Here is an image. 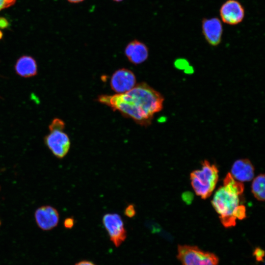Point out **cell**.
I'll use <instances>...</instances> for the list:
<instances>
[{
    "mask_svg": "<svg viewBox=\"0 0 265 265\" xmlns=\"http://www.w3.org/2000/svg\"><path fill=\"white\" fill-rule=\"evenodd\" d=\"M97 101L137 124L147 127L154 115L162 110L164 97L146 83L141 82L125 93L99 95Z\"/></svg>",
    "mask_w": 265,
    "mask_h": 265,
    "instance_id": "1",
    "label": "cell"
},
{
    "mask_svg": "<svg viewBox=\"0 0 265 265\" xmlns=\"http://www.w3.org/2000/svg\"><path fill=\"white\" fill-rule=\"evenodd\" d=\"M191 186L196 194L205 199L211 196L218 179V170L207 160L202 163V168L192 171L190 175Z\"/></svg>",
    "mask_w": 265,
    "mask_h": 265,
    "instance_id": "2",
    "label": "cell"
},
{
    "mask_svg": "<svg viewBox=\"0 0 265 265\" xmlns=\"http://www.w3.org/2000/svg\"><path fill=\"white\" fill-rule=\"evenodd\" d=\"M212 204L219 215L220 221L225 228L235 226L236 218L233 215L236 208L239 205V196L226 191L220 186L215 192Z\"/></svg>",
    "mask_w": 265,
    "mask_h": 265,
    "instance_id": "3",
    "label": "cell"
},
{
    "mask_svg": "<svg viewBox=\"0 0 265 265\" xmlns=\"http://www.w3.org/2000/svg\"><path fill=\"white\" fill-rule=\"evenodd\" d=\"M65 123L59 118H54L49 126L50 133L44 138L46 145L57 158H64L69 152L70 140L63 132Z\"/></svg>",
    "mask_w": 265,
    "mask_h": 265,
    "instance_id": "4",
    "label": "cell"
},
{
    "mask_svg": "<svg viewBox=\"0 0 265 265\" xmlns=\"http://www.w3.org/2000/svg\"><path fill=\"white\" fill-rule=\"evenodd\" d=\"M177 258L182 265H218L214 253L204 251L195 245H179Z\"/></svg>",
    "mask_w": 265,
    "mask_h": 265,
    "instance_id": "5",
    "label": "cell"
},
{
    "mask_svg": "<svg viewBox=\"0 0 265 265\" xmlns=\"http://www.w3.org/2000/svg\"><path fill=\"white\" fill-rule=\"evenodd\" d=\"M103 223L110 240L119 247L125 240L127 232L123 220L117 213H106L103 217Z\"/></svg>",
    "mask_w": 265,
    "mask_h": 265,
    "instance_id": "6",
    "label": "cell"
},
{
    "mask_svg": "<svg viewBox=\"0 0 265 265\" xmlns=\"http://www.w3.org/2000/svg\"><path fill=\"white\" fill-rule=\"evenodd\" d=\"M136 77L129 69L121 68L116 70L110 79V87L117 94L125 93L136 84Z\"/></svg>",
    "mask_w": 265,
    "mask_h": 265,
    "instance_id": "7",
    "label": "cell"
},
{
    "mask_svg": "<svg viewBox=\"0 0 265 265\" xmlns=\"http://www.w3.org/2000/svg\"><path fill=\"white\" fill-rule=\"evenodd\" d=\"M220 16L222 21L230 25H236L241 22L244 17V9L237 0H228L221 6Z\"/></svg>",
    "mask_w": 265,
    "mask_h": 265,
    "instance_id": "8",
    "label": "cell"
},
{
    "mask_svg": "<svg viewBox=\"0 0 265 265\" xmlns=\"http://www.w3.org/2000/svg\"><path fill=\"white\" fill-rule=\"evenodd\" d=\"M36 222L43 230H50L57 226L59 221V213L53 207L43 206L38 208L34 214Z\"/></svg>",
    "mask_w": 265,
    "mask_h": 265,
    "instance_id": "9",
    "label": "cell"
},
{
    "mask_svg": "<svg viewBox=\"0 0 265 265\" xmlns=\"http://www.w3.org/2000/svg\"><path fill=\"white\" fill-rule=\"evenodd\" d=\"M202 27L203 34L209 44L212 46H217L221 42L223 32L220 20L217 18L204 19Z\"/></svg>",
    "mask_w": 265,
    "mask_h": 265,
    "instance_id": "10",
    "label": "cell"
},
{
    "mask_svg": "<svg viewBox=\"0 0 265 265\" xmlns=\"http://www.w3.org/2000/svg\"><path fill=\"white\" fill-rule=\"evenodd\" d=\"M125 54L131 63L137 65L144 62L148 58L149 51L144 43L134 40L127 45Z\"/></svg>",
    "mask_w": 265,
    "mask_h": 265,
    "instance_id": "11",
    "label": "cell"
},
{
    "mask_svg": "<svg viewBox=\"0 0 265 265\" xmlns=\"http://www.w3.org/2000/svg\"><path fill=\"white\" fill-rule=\"evenodd\" d=\"M230 174L238 181L248 182L254 176V167L247 159H238L233 164Z\"/></svg>",
    "mask_w": 265,
    "mask_h": 265,
    "instance_id": "12",
    "label": "cell"
},
{
    "mask_svg": "<svg viewBox=\"0 0 265 265\" xmlns=\"http://www.w3.org/2000/svg\"><path fill=\"white\" fill-rule=\"evenodd\" d=\"M15 70L16 73L22 77H33L37 73L36 61L30 56L23 55L17 60Z\"/></svg>",
    "mask_w": 265,
    "mask_h": 265,
    "instance_id": "13",
    "label": "cell"
},
{
    "mask_svg": "<svg viewBox=\"0 0 265 265\" xmlns=\"http://www.w3.org/2000/svg\"><path fill=\"white\" fill-rule=\"evenodd\" d=\"M223 187L229 192L240 195L244 191V185L241 182L236 181L229 173L223 180Z\"/></svg>",
    "mask_w": 265,
    "mask_h": 265,
    "instance_id": "14",
    "label": "cell"
},
{
    "mask_svg": "<svg viewBox=\"0 0 265 265\" xmlns=\"http://www.w3.org/2000/svg\"><path fill=\"white\" fill-rule=\"evenodd\" d=\"M265 175L260 174L253 180L251 191L254 196L259 201L265 200Z\"/></svg>",
    "mask_w": 265,
    "mask_h": 265,
    "instance_id": "15",
    "label": "cell"
},
{
    "mask_svg": "<svg viewBox=\"0 0 265 265\" xmlns=\"http://www.w3.org/2000/svg\"><path fill=\"white\" fill-rule=\"evenodd\" d=\"M233 215L236 218L239 220L244 219L246 217V209L244 205H239L235 210Z\"/></svg>",
    "mask_w": 265,
    "mask_h": 265,
    "instance_id": "16",
    "label": "cell"
},
{
    "mask_svg": "<svg viewBox=\"0 0 265 265\" xmlns=\"http://www.w3.org/2000/svg\"><path fill=\"white\" fill-rule=\"evenodd\" d=\"M265 251L259 247H256L253 252V256L255 257L257 262H262L264 261Z\"/></svg>",
    "mask_w": 265,
    "mask_h": 265,
    "instance_id": "17",
    "label": "cell"
},
{
    "mask_svg": "<svg viewBox=\"0 0 265 265\" xmlns=\"http://www.w3.org/2000/svg\"><path fill=\"white\" fill-rule=\"evenodd\" d=\"M16 0H0V11L13 5ZM2 37V33L0 30V39Z\"/></svg>",
    "mask_w": 265,
    "mask_h": 265,
    "instance_id": "18",
    "label": "cell"
},
{
    "mask_svg": "<svg viewBox=\"0 0 265 265\" xmlns=\"http://www.w3.org/2000/svg\"><path fill=\"white\" fill-rule=\"evenodd\" d=\"M135 207L132 204L128 205L124 211L125 215L130 218L133 217L135 215Z\"/></svg>",
    "mask_w": 265,
    "mask_h": 265,
    "instance_id": "19",
    "label": "cell"
},
{
    "mask_svg": "<svg viewBox=\"0 0 265 265\" xmlns=\"http://www.w3.org/2000/svg\"><path fill=\"white\" fill-rule=\"evenodd\" d=\"M74 224V219L73 218L69 217L66 218L64 222V225L66 228H71Z\"/></svg>",
    "mask_w": 265,
    "mask_h": 265,
    "instance_id": "20",
    "label": "cell"
},
{
    "mask_svg": "<svg viewBox=\"0 0 265 265\" xmlns=\"http://www.w3.org/2000/svg\"><path fill=\"white\" fill-rule=\"evenodd\" d=\"M75 265H96L93 262L87 261V260H83L80 261L79 262L77 263Z\"/></svg>",
    "mask_w": 265,
    "mask_h": 265,
    "instance_id": "21",
    "label": "cell"
},
{
    "mask_svg": "<svg viewBox=\"0 0 265 265\" xmlns=\"http://www.w3.org/2000/svg\"><path fill=\"white\" fill-rule=\"evenodd\" d=\"M67 0L72 3H78V2H81L84 0Z\"/></svg>",
    "mask_w": 265,
    "mask_h": 265,
    "instance_id": "22",
    "label": "cell"
},
{
    "mask_svg": "<svg viewBox=\"0 0 265 265\" xmlns=\"http://www.w3.org/2000/svg\"><path fill=\"white\" fill-rule=\"evenodd\" d=\"M113 0L115 1H117V2H119V1H122L123 0Z\"/></svg>",
    "mask_w": 265,
    "mask_h": 265,
    "instance_id": "23",
    "label": "cell"
},
{
    "mask_svg": "<svg viewBox=\"0 0 265 265\" xmlns=\"http://www.w3.org/2000/svg\"></svg>",
    "mask_w": 265,
    "mask_h": 265,
    "instance_id": "24",
    "label": "cell"
},
{
    "mask_svg": "<svg viewBox=\"0 0 265 265\" xmlns=\"http://www.w3.org/2000/svg\"></svg>",
    "mask_w": 265,
    "mask_h": 265,
    "instance_id": "25",
    "label": "cell"
}]
</instances>
